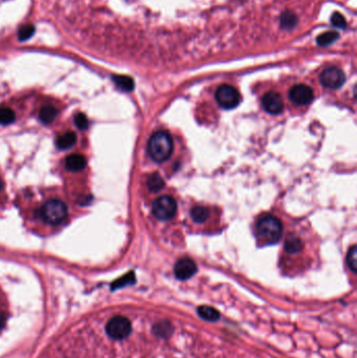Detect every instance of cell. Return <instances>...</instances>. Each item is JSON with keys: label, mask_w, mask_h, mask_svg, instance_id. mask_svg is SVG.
I'll list each match as a JSON object with an SVG mask.
<instances>
[{"label": "cell", "mask_w": 357, "mask_h": 358, "mask_svg": "<svg viewBox=\"0 0 357 358\" xmlns=\"http://www.w3.org/2000/svg\"><path fill=\"white\" fill-rule=\"evenodd\" d=\"M15 119H16V116L12 109H10L8 107L0 108V124L10 125V124L14 123Z\"/></svg>", "instance_id": "7402d4cb"}, {"label": "cell", "mask_w": 357, "mask_h": 358, "mask_svg": "<svg viewBox=\"0 0 357 358\" xmlns=\"http://www.w3.org/2000/svg\"><path fill=\"white\" fill-rule=\"evenodd\" d=\"M263 108L271 115H279L284 109V103L281 96L277 93L270 92L262 98Z\"/></svg>", "instance_id": "30bf717a"}, {"label": "cell", "mask_w": 357, "mask_h": 358, "mask_svg": "<svg viewBox=\"0 0 357 358\" xmlns=\"http://www.w3.org/2000/svg\"><path fill=\"white\" fill-rule=\"evenodd\" d=\"M40 216L49 225L59 226L68 217V208L63 201L52 199L42 206Z\"/></svg>", "instance_id": "3957f363"}, {"label": "cell", "mask_w": 357, "mask_h": 358, "mask_svg": "<svg viewBox=\"0 0 357 358\" xmlns=\"http://www.w3.org/2000/svg\"><path fill=\"white\" fill-rule=\"evenodd\" d=\"M298 18L293 12H285L281 16V27L285 30H292L297 26Z\"/></svg>", "instance_id": "d6986e66"}, {"label": "cell", "mask_w": 357, "mask_h": 358, "mask_svg": "<svg viewBox=\"0 0 357 358\" xmlns=\"http://www.w3.org/2000/svg\"><path fill=\"white\" fill-rule=\"evenodd\" d=\"M136 282V276L133 273H129L128 275L122 277L121 279L117 280L115 283H113V286H111V288H113V290H116V289H119V288H122L126 285H131Z\"/></svg>", "instance_id": "603a6c76"}, {"label": "cell", "mask_w": 357, "mask_h": 358, "mask_svg": "<svg viewBox=\"0 0 357 358\" xmlns=\"http://www.w3.org/2000/svg\"><path fill=\"white\" fill-rule=\"evenodd\" d=\"M172 332H173L172 325L167 321L161 322L159 324L154 325V327H153L154 335H156V337H159V338H162V339L169 338L170 335L172 334Z\"/></svg>", "instance_id": "2e32d148"}, {"label": "cell", "mask_w": 357, "mask_h": 358, "mask_svg": "<svg viewBox=\"0 0 357 358\" xmlns=\"http://www.w3.org/2000/svg\"><path fill=\"white\" fill-rule=\"evenodd\" d=\"M35 33V27L33 25H27L24 26L19 30V40L26 41L30 39Z\"/></svg>", "instance_id": "d4e9b609"}, {"label": "cell", "mask_w": 357, "mask_h": 358, "mask_svg": "<svg viewBox=\"0 0 357 358\" xmlns=\"http://www.w3.org/2000/svg\"><path fill=\"white\" fill-rule=\"evenodd\" d=\"M258 238L265 244H276L280 241L283 227L279 218L267 215L259 219L256 226Z\"/></svg>", "instance_id": "7a4b0ae2"}, {"label": "cell", "mask_w": 357, "mask_h": 358, "mask_svg": "<svg viewBox=\"0 0 357 358\" xmlns=\"http://www.w3.org/2000/svg\"><path fill=\"white\" fill-rule=\"evenodd\" d=\"M75 124L76 126L81 129V130H85L88 128V121H87V118L85 117V115L83 114H78L76 117H75Z\"/></svg>", "instance_id": "4316f807"}, {"label": "cell", "mask_w": 357, "mask_h": 358, "mask_svg": "<svg viewBox=\"0 0 357 358\" xmlns=\"http://www.w3.org/2000/svg\"><path fill=\"white\" fill-rule=\"evenodd\" d=\"M347 263L350 270L353 273H356L357 271V249L356 245H353L352 248L349 250L348 252V256H347Z\"/></svg>", "instance_id": "cb8c5ba5"}, {"label": "cell", "mask_w": 357, "mask_h": 358, "mask_svg": "<svg viewBox=\"0 0 357 358\" xmlns=\"http://www.w3.org/2000/svg\"><path fill=\"white\" fill-rule=\"evenodd\" d=\"M339 38H340V34H339L338 32L329 31V32H326V33L320 35V36L318 37L317 41H318L319 46H321V47H327V46H330V44L336 42Z\"/></svg>", "instance_id": "44dd1931"}, {"label": "cell", "mask_w": 357, "mask_h": 358, "mask_svg": "<svg viewBox=\"0 0 357 358\" xmlns=\"http://www.w3.org/2000/svg\"><path fill=\"white\" fill-rule=\"evenodd\" d=\"M197 273L195 262L189 258L178 260L174 267V274L178 280H188Z\"/></svg>", "instance_id": "9c48e42d"}, {"label": "cell", "mask_w": 357, "mask_h": 358, "mask_svg": "<svg viewBox=\"0 0 357 358\" xmlns=\"http://www.w3.org/2000/svg\"><path fill=\"white\" fill-rule=\"evenodd\" d=\"M241 97L237 89L229 84L221 85L216 92L217 103L225 109L236 108L240 103Z\"/></svg>", "instance_id": "8992f818"}, {"label": "cell", "mask_w": 357, "mask_h": 358, "mask_svg": "<svg viewBox=\"0 0 357 358\" xmlns=\"http://www.w3.org/2000/svg\"><path fill=\"white\" fill-rule=\"evenodd\" d=\"M197 312L200 318L208 322H215V321H218L220 318L219 311L210 306H200Z\"/></svg>", "instance_id": "5bb4252c"}, {"label": "cell", "mask_w": 357, "mask_h": 358, "mask_svg": "<svg viewBox=\"0 0 357 358\" xmlns=\"http://www.w3.org/2000/svg\"><path fill=\"white\" fill-rule=\"evenodd\" d=\"M289 99L296 105L305 106L314 101L315 94L309 86L305 84H299L295 85L289 91Z\"/></svg>", "instance_id": "ba28073f"}, {"label": "cell", "mask_w": 357, "mask_h": 358, "mask_svg": "<svg viewBox=\"0 0 357 358\" xmlns=\"http://www.w3.org/2000/svg\"><path fill=\"white\" fill-rule=\"evenodd\" d=\"M77 143V136L73 131H69L58 138L56 145L60 150H66L72 148Z\"/></svg>", "instance_id": "7c38bea8"}, {"label": "cell", "mask_w": 357, "mask_h": 358, "mask_svg": "<svg viewBox=\"0 0 357 358\" xmlns=\"http://www.w3.org/2000/svg\"><path fill=\"white\" fill-rule=\"evenodd\" d=\"M7 322V316L5 313H0V329L4 328V326L6 325Z\"/></svg>", "instance_id": "83f0119b"}, {"label": "cell", "mask_w": 357, "mask_h": 358, "mask_svg": "<svg viewBox=\"0 0 357 358\" xmlns=\"http://www.w3.org/2000/svg\"><path fill=\"white\" fill-rule=\"evenodd\" d=\"M131 323L125 317H115L107 323L106 326L107 334L111 339L116 341H122L128 338L131 333Z\"/></svg>", "instance_id": "5b68a950"}, {"label": "cell", "mask_w": 357, "mask_h": 358, "mask_svg": "<svg viewBox=\"0 0 357 358\" xmlns=\"http://www.w3.org/2000/svg\"><path fill=\"white\" fill-rule=\"evenodd\" d=\"M320 81L322 85L329 89H338L342 87L346 81V76L339 67L331 66L324 70L321 74Z\"/></svg>", "instance_id": "52a82bcc"}, {"label": "cell", "mask_w": 357, "mask_h": 358, "mask_svg": "<svg viewBox=\"0 0 357 358\" xmlns=\"http://www.w3.org/2000/svg\"><path fill=\"white\" fill-rule=\"evenodd\" d=\"M147 187L151 192L156 193L165 187V182L160 174L154 173L151 176H149L147 181Z\"/></svg>", "instance_id": "e0dca14e"}, {"label": "cell", "mask_w": 357, "mask_h": 358, "mask_svg": "<svg viewBox=\"0 0 357 358\" xmlns=\"http://www.w3.org/2000/svg\"><path fill=\"white\" fill-rule=\"evenodd\" d=\"M114 81L116 85L124 92H132L135 88V81L127 76H115Z\"/></svg>", "instance_id": "ac0fdd59"}, {"label": "cell", "mask_w": 357, "mask_h": 358, "mask_svg": "<svg viewBox=\"0 0 357 358\" xmlns=\"http://www.w3.org/2000/svg\"><path fill=\"white\" fill-rule=\"evenodd\" d=\"M191 217L197 223H205L210 217V211L205 207H195L191 211Z\"/></svg>", "instance_id": "ffe728a7"}, {"label": "cell", "mask_w": 357, "mask_h": 358, "mask_svg": "<svg viewBox=\"0 0 357 358\" xmlns=\"http://www.w3.org/2000/svg\"><path fill=\"white\" fill-rule=\"evenodd\" d=\"M4 187H5V185H4V182L2 181V179H0V192H2V191H3Z\"/></svg>", "instance_id": "f1b7e54d"}, {"label": "cell", "mask_w": 357, "mask_h": 358, "mask_svg": "<svg viewBox=\"0 0 357 358\" xmlns=\"http://www.w3.org/2000/svg\"><path fill=\"white\" fill-rule=\"evenodd\" d=\"M172 152L173 141L167 131H158L152 134L148 142V153L154 162L164 163L168 161Z\"/></svg>", "instance_id": "6da1fadb"}, {"label": "cell", "mask_w": 357, "mask_h": 358, "mask_svg": "<svg viewBox=\"0 0 357 358\" xmlns=\"http://www.w3.org/2000/svg\"><path fill=\"white\" fill-rule=\"evenodd\" d=\"M331 24L340 29H346L347 28V20L346 18L340 14V13H334L331 17Z\"/></svg>", "instance_id": "484cf974"}, {"label": "cell", "mask_w": 357, "mask_h": 358, "mask_svg": "<svg viewBox=\"0 0 357 358\" xmlns=\"http://www.w3.org/2000/svg\"><path fill=\"white\" fill-rule=\"evenodd\" d=\"M152 212L161 221L171 220L177 212L176 201L171 196H162L154 201Z\"/></svg>", "instance_id": "277c9868"}, {"label": "cell", "mask_w": 357, "mask_h": 358, "mask_svg": "<svg viewBox=\"0 0 357 358\" xmlns=\"http://www.w3.org/2000/svg\"><path fill=\"white\" fill-rule=\"evenodd\" d=\"M65 167L73 172L81 171L86 167V159L81 154H72L66 159Z\"/></svg>", "instance_id": "8fae6325"}, {"label": "cell", "mask_w": 357, "mask_h": 358, "mask_svg": "<svg viewBox=\"0 0 357 358\" xmlns=\"http://www.w3.org/2000/svg\"><path fill=\"white\" fill-rule=\"evenodd\" d=\"M57 116H58V109L52 105H47L42 107L39 113V119L44 124L52 123L53 121H55Z\"/></svg>", "instance_id": "4fadbf2b"}, {"label": "cell", "mask_w": 357, "mask_h": 358, "mask_svg": "<svg viewBox=\"0 0 357 358\" xmlns=\"http://www.w3.org/2000/svg\"><path fill=\"white\" fill-rule=\"evenodd\" d=\"M303 242L297 236H290L285 241V251L288 254H298L303 250Z\"/></svg>", "instance_id": "9a60e30c"}]
</instances>
